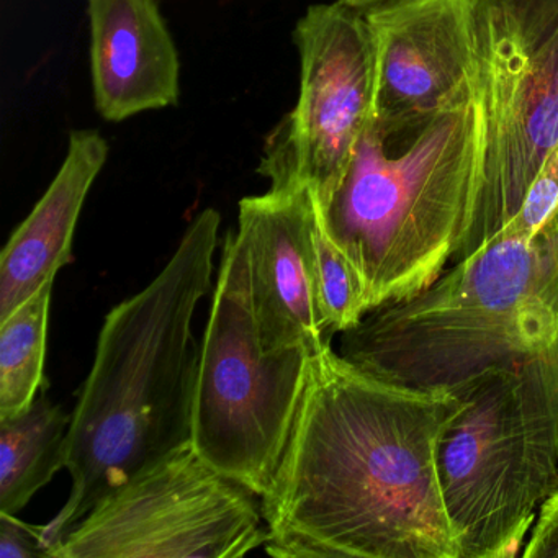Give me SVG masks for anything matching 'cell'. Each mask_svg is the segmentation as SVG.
I'll return each instance as SVG.
<instances>
[{
  "label": "cell",
  "instance_id": "277c9868",
  "mask_svg": "<svg viewBox=\"0 0 558 558\" xmlns=\"http://www.w3.org/2000/svg\"><path fill=\"white\" fill-rule=\"evenodd\" d=\"M480 185L476 100L390 135L368 123L338 194L326 210L315 205L361 274L368 312L417 295L457 263Z\"/></svg>",
  "mask_w": 558,
  "mask_h": 558
},
{
  "label": "cell",
  "instance_id": "52a82bcc",
  "mask_svg": "<svg viewBox=\"0 0 558 558\" xmlns=\"http://www.w3.org/2000/svg\"><path fill=\"white\" fill-rule=\"evenodd\" d=\"M482 185L460 259L521 210L558 145V0H475Z\"/></svg>",
  "mask_w": 558,
  "mask_h": 558
},
{
  "label": "cell",
  "instance_id": "8992f818",
  "mask_svg": "<svg viewBox=\"0 0 558 558\" xmlns=\"http://www.w3.org/2000/svg\"><path fill=\"white\" fill-rule=\"evenodd\" d=\"M315 352H266L251 303L246 250L225 238L214 302L198 351L192 446L233 482L263 498L299 417Z\"/></svg>",
  "mask_w": 558,
  "mask_h": 558
},
{
  "label": "cell",
  "instance_id": "2e32d148",
  "mask_svg": "<svg viewBox=\"0 0 558 558\" xmlns=\"http://www.w3.org/2000/svg\"><path fill=\"white\" fill-rule=\"evenodd\" d=\"M312 243L316 303L325 331L329 336L348 331L368 313L364 280L344 251L326 233L318 211L313 223Z\"/></svg>",
  "mask_w": 558,
  "mask_h": 558
},
{
  "label": "cell",
  "instance_id": "7a4b0ae2",
  "mask_svg": "<svg viewBox=\"0 0 558 558\" xmlns=\"http://www.w3.org/2000/svg\"><path fill=\"white\" fill-rule=\"evenodd\" d=\"M220 227L215 208L202 210L165 269L104 319L93 368L71 413V495L44 525L50 558L104 496L192 444L201 351L194 316L214 283Z\"/></svg>",
  "mask_w": 558,
  "mask_h": 558
},
{
  "label": "cell",
  "instance_id": "8fae6325",
  "mask_svg": "<svg viewBox=\"0 0 558 558\" xmlns=\"http://www.w3.org/2000/svg\"><path fill=\"white\" fill-rule=\"evenodd\" d=\"M315 214L306 189L270 187L240 202L236 233L246 250L251 303L266 352H316L331 339L316 303Z\"/></svg>",
  "mask_w": 558,
  "mask_h": 558
},
{
  "label": "cell",
  "instance_id": "4fadbf2b",
  "mask_svg": "<svg viewBox=\"0 0 558 558\" xmlns=\"http://www.w3.org/2000/svg\"><path fill=\"white\" fill-rule=\"evenodd\" d=\"M107 159L109 143L97 130L71 133L53 182L0 254V322L73 259L81 211Z\"/></svg>",
  "mask_w": 558,
  "mask_h": 558
},
{
  "label": "cell",
  "instance_id": "30bf717a",
  "mask_svg": "<svg viewBox=\"0 0 558 558\" xmlns=\"http://www.w3.org/2000/svg\"><path fill=\"white\" fill-rule=\"evenodd\" d=\"M364 15L375 50L374 123L381 133L476 100L475 0H387Z\"/></svg>",
  "mask_w": 558,
  "mask_h": 558
},
{
  "label": "cell",
  "instance_id": "3957f363",
  "mask_svg": "<svg viewBox=\"0 0 558 558\" xmlns=\"http://www.w3.org/2000/svg\"><path fill=\"white\" fill-rule=\"evenodd\" d=\"M338 352L368 374L421 388L558 359V210L534 238L508 225L423 292L372 310L341 332Z\"/></svg>",
  "mask_w": 558,
  "mask_h": 558
},
{
  "label": "cell",
  "instance_id": "9c48e42d",
  "mask_svg": "<svg viewBox=\"0 0 558 558\" xmlns=\"http://www.w3.org/2000/svg\"><path fill=\"white\" fill-rule=\"evenodd\" d=\"M295 107L267 142L259 172L274 189H306L326 210L374 119L375 50L365 15L341 0L296 22Z\"/></svg>",
  "mask_w": 558,
  "mask_h": 558
},
{
  "label": "cell",
  "instance_id": "ac0fdd59",
  "mask_svg": "<svg viewBox=\"0 0 558 558\" xmlns=\"http://www.w3.org/2000/svg\"><path fill=\"white\" fill-rule=\"evenodd\" d=\"M0 558H50L44 527L0 512Z\"/></svg>",
  "mask_w": 558,
  "mask_h": 558
},
{
  "label": "cell",
  "instance_id": "7c38bea8",
  "mask_svg": "<svg viewBox=\"0 0 558 558\" xmlns=\"http://www.w3.org/2000/svg\"><path fill=\"white\" fill-rule=\"evenodd\" d=\"M94 104L107 122L175 107L181 61L158 0H87Z\"/></svg>",
  "mask_w": 558,
  "mask_h": 558
},
{
  "label": "cell",
  "instance_id": "ba28073f",
  "mask_svg": "<svg viewBox=\"0 0 558 558\" xmlns=\"http://www.w3.org/2000/svg\"><path fill=\"white\" fill-rule=\"evenodd\" d=\"M267 538L259 496L189 444L104 496L53 558H236Z\"/></svg>",
  "mask_w": 558,
  "mask_h": 558
},
{
  "label": "cell",
  "instance_id": "6da1fadb",
  "mask_svg": "<svg viewBox=\"0 0 558 558\" xmlns=\"http://www.w3.org/2000/svg\"><path fill=\"white\" fill-rule=\"evenodd\" d=\"M465 398L395 384L345 361L331 339L289 446L260 498L280 558H460L439 478V449Z\"/></svg>",
  "mask_w": 558,
  "mask_h": 558
},
{
  "label": "cell",
  "instance_id": "ffe728a7",
  "mask_svg": "<svg viewBox=\"0 0 558 558\" xmlns=\"http://www.w3.org/2000/svg\"><path fill=\"white\" fill-rule=\"evenodd\" d=\"M341 2L351 5V8L359 9V11H365V9L374 8V5L387 2V0H341Z\"/></svg>",
  "mask_w": 558,
  "mask_h": 558
},
{
  "label": "cell",
  "instance_id": "d6986e66",
  "mask_svg": "<svg viewBox=\"0 0 558 558\" xmlns=\"http://www.w3.org/2000/svg\"><path fill=\"white\" fill-rule=\"evenodd\" d=\"M531 532L521 557L558 558V483L538 508Z\"/></svg>",
  "mask_w": 558,
  "mask_h": 558
},
{
  "label": "cell",
  "instance_id": "e0dca14e",
  "mask_svg": "<svg viewBox=\"0 0 558 558\" xmlns=\"http://www.w3.org/2000/svg\"><path fill=\"white\" fill-rule=\"evenodd\" d=\"M558 210V145L551 149L532 181L521 210L509 221L514 230L534 238ZM506 225V227H508Z\"/></svg>",
  "mask_w": 558,
  "mask_h": 558
},
{
  "label": "cell",
  "instance_id": "9a60e30c",
  "mask_svg": "<svg viewBox=\"0 0 558 558\" xmlns=\"http://www.w3.org/2000/svg\"><path fill=\"white\" fill-rule=\"evenodd\" d=\"M54 280L0 322V420L37 400L45 385L48 319Z\"/></svg>",
  "mask_w": 558,
  "mask_h": 558
},
{
  "label": "cell",
  "instance_id": "5b68a950",
  "mask_svg": "<svg viewBox=\"0 0 558 558\" xmlns=\"http://www.w3.org/2000/svg\"><path fill=\"white\" fill-rule=\"evenodd\" d=\"M452 390L465 407L440 442L460 558H514L558 483V359L493 365Z\"/></svg>",
  "mask_w": 558,
  "mask_h": 558
},
{
  "label": "cell",
  "instance_id": "5bb4252c",
  "mask_svg": "<svg viewBox=\"0 0 558 558\" xmlns=\"http://www.w3.org/2000/svg\"><path fill=\"white\" fill-rule=\"evenodd\" d=\"M0 420V512L17 514L61 469H66L71 413L48 398Z\"/></svg>",
  "mask_w": 558,
  "mask_h": 558
}]
</instances>
